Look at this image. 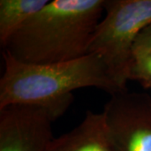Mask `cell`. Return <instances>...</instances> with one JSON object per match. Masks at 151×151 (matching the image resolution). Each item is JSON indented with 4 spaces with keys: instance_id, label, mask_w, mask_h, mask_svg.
Listing matches in <instances>:
<instances>
[{
    "instance_id": "cell-1",
    "label": "cell",
    "mask_w": 151,
    "mask_h": 151,
    "mask_svg": "<svg viewBox=\"0 0 151 151\" xmlns=\"http://www.w3.org/2000/svg\"><path fill=\"white\" fill-rule=\"evenodd\" d=\"M2 55L0 110L14 104L35 106L46 110L55 121L72 103L75 90L96 87L110 95L125 91L114 80L103 60L92 53L51 64L21 62L4 50Z\"/></svg>"
},
{
    "instance_id": "cell-2",
    "label": "cell",
    "mask_w": 151,
    "mask_h": 151,
    "mask_svg": "<svg viewBox=\"0 0 151 151\" xmlns=\"http://www.w3.org/2000/svg\"><path fill=\"white\" fill-rule=\"evenodd\" d=\"M106 0H54L26 22L2 49L19 61L51 64L89 54Z\"/></svg>"
},
{
    "instance_id": "cell-3",
    "label": "cell",
    "mask_w": 151,
    "mask_h": 151,
    "mask_svg": "<svg viewBox=\"0 0 151 151\" xmlns=\"http://www.w3.org/2000/svg\"><path fill=\"white\" fill-rule=\"evenodd\" d=\"M150 23L151 0H106L105 16L96 28L89 53L103 60L124 90L136 40Z\"/></svg>"
},
{
    "instance_id": "cell-4",
    "label": "cell",
    "mask_w": 151,
    "mask_h": 151,
    "mask_svg": "<svg viewBox=\"0 0 151 151\" xmlns=\"http://www.w3.org/2000/svg\"><path fill=\"white\" fill-rule=\"evenodd\" d=\"M108 134L118 151H151V103L129 92L111 95L103 111Z\"/></svg>"
},
{
    "instance_id": "cell-5",
    "label": "cell",
    "mask_w": 151,
    "mask_h": 151,
    "mask_svg": "<svg viewBox=\"0 0 151 151\" xmlns=\"http://www.w3.org/2000/svg\"><path fill=\"white\" fill-rule=\"evenodd\" d=\"M54 120L44 108L14 104L0 110V151H48Z\"/></svg>"
},
{
    "instance_id": "cell-6",
    "label": "cell",
    "mask_w": 151,
    "mask_h": 151,
    "mask_svg": "<svg viewBox=\"0 0 151 151\" xmlns=\"http://www.w3.org/2000/svg\"><path fill=\"white\" fill-rule=\"evenodd\" d=\"M48 151H118L108 134L103 113L87 112L76 128L54 138Z\"/></svg>"
},
{
    "instance_id": "cell-7",
    "label": "cell",
    "mask_w": 151,
    "mask_h": 151,
    "mask_svg": "<svg viewBox=\"0 0 151 151\" xmlns=\"http://www.w3.org/2000/svg\"><path fill=\"white\" fill-rule=\"evenodd\" d=\"M49 3V0H0V45Z\"/></svg>"
},
{
    "instance_id": "cell-8",
    "label": "cell",
    "mask_w": 151,
    "mask_h": 151,
    "mask_svg": "<svg viewBox=\"0 0 151 151\" xmlns=\"http://www.w3.org/2000/svg\"><path fill=\"white\" fill-rule=\"evenodd\" d=\"M129 79L139 81L145 87H151V50L134 51Z\"/></svg>"
},
{
    "instance_id": "cell-9",
    "label": "cell",
    "mask_w": 151,
    "mask_h": 151,
    "mask_svg": "<svg viewBox=\"0 0 151 151\" xmlns=\"http://www.w3.org/2000/svg\"><path fill=\"white\" fill-rule=\"evenodd\" d=\"M146 50H151V23L139 35L134 47V51Z\"/></svg>"
}]
</instances>
